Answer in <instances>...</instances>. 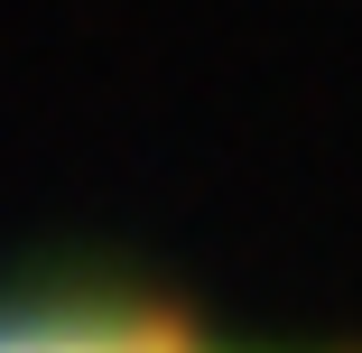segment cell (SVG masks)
<instances>
[{"instance_id": "6da1fadb", "label": "cell", "mask_w": 362, "mask_h": 353, "mask_svg": "<svg viewBox=\"0 0 362 353\" xmlns=\"http://www.w3.org/2000/svg\"><path fill=\"white\" fill-rule=\"evenodd\" d=\"M0 353H204V344L139 335V325H0Z\"/></svg>"}]
</instances>
